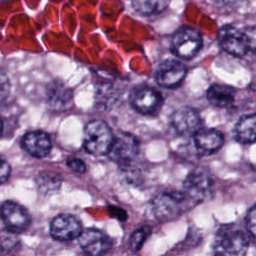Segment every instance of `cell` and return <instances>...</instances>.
Segmentation results:
<instances>
[{"label":"cell","mask_w":256,"mask_h":256,"mask_svg":"<svg viewBox=\"0 0 256 256\" xmlns=\"http://www.w3.org/2000/svg\"><path fill=\"white\" fill-rule=\"evenodd\" d=\"M67 166L71 170H73L74 172H77V173H84L86 171L85 163L79 158H75V157L69 158L67 160Z\"/></svg>","instance_id":"cell-24"},{"label":"cell","mask_w":256,"mask_h":256,"mask_svg":"<svg viewBox=\"0 0 256 256\" xmlns=\"http://www.w3.org/2000/svg\"><path fill=\"white\" fill-rule=\"evenodd\" d=\"M236 91L233 87L224 84H213L207 90L208 101L219 108L230 106L235 99Z\"/></svg>","instance_id":"cell-16"},{"label":"cell","mask_w":256,"mask_h":256,"mask_svg":"<svg viewBox=\"0 0 256 256\" xmlns=\"http://www.w3.org/2000/svg\"><path fill=\"white\" fill-rule=\"evenodd\" d=\"M22 146L31 156L42 158L47 156L52 148L49 136L42 131H31L24 135Z\"/></svg>","instance_id":"cell-14"},{"label":"cell","mask_w":256,"mask_h":256,"mask_svg":"<svg viewBox=\"0 0 256 256\" xmlns=\"http://www.w3.org/2000/svg\"><path fill=\"white\" fill-rule=\"evenodd\" d=\"M11 89L10 80L6 72L0 69V102H3L9 95Z\"/></svg>","instance_id":"cell-22"},{"label":"cell","mask_w":256,"mask_h":256,"mask_svg":"<svg viewBox=\"0 0 256 256\" xmlns=\"http://www.w3.org/2000/svg\"><path fill=\"white\" fill-rule=\"evenodd\" d=\"M11 172V168L9 163L0 155V184L4 183Z\"/></svg>","instance_id":"cell-25"},{"label":"cell","mask_w":256,"mask_h":256,"mask_svg":"<svg viewBox=\"0 0 256 256\" xmlns=\"http://www.w3.org/2000/svg\"><path fill=\"white\" fill-rule=\"evenodd\" d=\"M50 232L56 240L69 241L80 236L82 226L80 221L73 215L60 214L51 221Z\"/></svg>","instance_id":"cell-10"},{"label":"cell","mask_w":256,"mask_h":256,"mask_svg":"<svg viewBox=\"0 0 256 256\" xmlns=\"http://www.w3.org/2000/svg\"><path fill=\"white\" fill-rule=\"evenodd\" d=\"M235 136L241 143L256 142V114L246 115L238 121Z\"/></svg>","instance_id":"cell-18"},{"label":"cell","mask_w":256,"mask_h":256,"mask_svg":"<svg viewBox=\"0 0 256 256\" xmlns=\"http://www.w3.org/2000/svg\"><path fill=\"white\" fill-rule=\"evenodd\" d=\"M201 123L198 112L193 108H180L172 115V124L182 135H195L201 129Z\"/></svg>","instance_id":"cell-13"},{"label":"cell","mask_w":256,"mask_h":256,"mask_svg":"<svg viewBox=\"0 0 256 256\" xmlns=\"http://www.w3.org/2000/svg\"><path fill=\"white\" fill-rule=\"evenodd\" d=\"M113 139L112 131L104 121L92 120L86 124L83 146L87 152L93 155L108 154Z\"/></svg>","instance_id":"cell-4"},{"label":"cell","mask_w":256,"mask_h":256,"mask_svg":"<svg viewBox=\"0 0 256 256\" xmlns=\"http://www.w3.org/2000/svg\"><path fill=\"white\" fill-rule=\"evenodd\" d=\"M150 233H151V228L149 226H143L135 230L131 235L130 241H129L131 250L138 251L142 247L146 239L149 237Z\"/></svg>","instance_id":"cell-21"},{"label":"cell","mask_w":256,"mask_h":256,"mask_svg":"<svg viewBox=\"0 0 256 256\" xmlns=\"http://www.w3.org/2000/svg\"><path fill=\"white\" fill-rule=\"evenodd\" d=\"M139 152L138 139L127 132L119 133L114 137L110 150L108 152L109 158L121 165L130 163L135 159Z\"/></svg>","instance_id":"cell-7"},{"label":"cell","mask_w":256,"mask_h":256,"mask_svg":"<svg viewBox=\"0 0 256 256\" xmlns=\"http://www.w3.org/2000/svg\"><path fill=\"white\" fill-rule=\"evenodd\" d=\"M194 143L198 150L204 153H213L219 150L223 143V135L215 129H200L194 135Z\"/></svg>","instance_id":"cell-15"},{"label":"cell","mask_w":256,"mask_h":256,"mask_svg":"<svg viewBox=\"0 0 256 256\" xmlns=\"http://www.w3.org/2000/svg\"><path fill=\"white\" fill-rule=\"evenodd\" d=\"M248 246L245 233L232 227H223L215 237L213 253L215 256H246Z\"/></svg>","instance_id":"cell-3"},{"label":"cell","mask_w":256,"mask_h":256,"mask_svg":"<svg viewBox=\"0 0 256 256\" xmlns=\"http://www.w3.org/2000/svg\"><path fill=\"white\" fill-rule=\"evenodd\" d=\"M185 75L186 68L181 62L177 60H165L158 66L155 78L160 86L173 88L183 81Z\"/></svg>","instance_id":"cell-12"},{"label":"cell","mask_w":256,"mask_h":256,"mask_svg":"<svg viewBox=\"0 0 256 256\" xmlns=\"http://www.w3.org/2000/svg\"><path fill=\"white\" fill-rule=\"evenodd\" d=\"M79 245L89 256H100L106 253L112 246L110 237L103 231L95 228H88L80 234Z\"/></svg>","instance_id":"cell-9"},{"label":"cell","mask_w":256,"mask_h":256,"mask_svg":"<svg viewBox=\"0 0 256 256\" xmlns=\"http://www.w3.org/2000/svg\"><path fill=\"white\" fill-rule=\"evenodd\" d=\"M19 237L16 232L9 229L0 231V252L8 253L11 252L19 245Z\"/></svg>","instance_id":"cell-20"},{"label":"cell","mask_w":256,"mask_h":256,"mask_svg":"<svg viewBox=\"0 0 256 256\" xmlns=\"http://www.w3.org/2000/svg\"><path fill=\"white\" fill-rule=\"evenodd\" d=\"M195 205L183 192H163L152 201V210L160 221H170L179 217Z\"/></svg>","instance_id":"cell-2"},{"label":"cell","mask_w":256,"mask_h":256,"mask_svg":"<svg viewBox=\"0 0 256 256\" xmlns=\"http://www.w3.org/2000/svg\"><path fill=\"white\" fill-rule=\"evenodd\" d=\"M171 0H131L133 9L142 15H155L164 11Z\"/></svg>","instance_id":"cell-19"},{"label":"cell","mask_w":256,"mask_h":256,"mask_svg":"<svg viewBox=\"0 0 256 256\" xmlns=\"http://www.w3.org/2000/svg\"><path fill=\"white\" fill-rule=\"evenodd\" d=\"M184 193L194 203H200L212 198L214 185L211 177L200 170H196L187 175L183 182Z\"/></svg>","instance_id":"cell-5"},{"label":"cell","mask_w":256,"mask_h":256,"mask_svg":"<svg viewBox=\"0 0 256 256\" xmlns=\"http://www.w3.org/2000/svg\"><path fill=\"white\" fill-rule=\"evenodd\" d=\"M72 99L71 90L61 82H53L47 88V101L54 109H63L69 106Z\"/></svg>","instance_id":"cell-17"},{"label":"cell","mask_w":256,"mask_h":256,"mask_svg":"<svg viewBox=\"0 0 256 256\" xmlns=\"http://www.w3.org/2000/svg\"><path fill=\"white\" fill-rule=\"evenodd\" d=\"M246 228L248 232L256 238V205L253 206L247 213Z\"/></svg>","instance_id":"cell-23"},{"label":"cell","mask_w":256,"mask_h":256,"mask_svg":"<svg viewBox=\"0 0 256 256\" xmlns=\"http://www.w3.org/2000/svg\"><path fill=\"white\" fill-rule=\"evenodd\" d=\"M218 39L222 49L236 57H243L250 51H256L255 27L241 30L232 25H225L219 31Z\"/></svg>","instance_id":"cell-1"},{"label":"cell","mask_w":256,"mask_h":256,"mask_svg":"<svg viewBox=\"0 0 256 256\" xmlns=\"http://www.w3.org/2000/svg\"><path fill=\"white\" fill-rule=\"evenodd\" d=\"M201 44L202 38L200 33L194 28L184 27L174 34L171 48L177 57L188 60L198 53Z\"/></svg>","instance_id":"cell-6"},{"label":"cell","mask_w":256,"mask_h":256,"mask_svg":"<svg viewBox=\"0 0 256 256\" xmlns=\"http://www.w3.org/2000/svg\"><path fill=\"white\" fill-rule=\"evenodd\" d=\"M132 107L139 113L152 115L159 111L162 105V96L154 88L139 86L134 88L129 97Z\"/></svg>","instance_id":"cell-8"},{"label":"cell","mask_w":256,"mask_h":256,"mask_svg":"<svg viewBox=\"0 0 256 256\" xmlns=\"http://www.w3.org/2000/svg\"><path fill=\"white\" fill-rule=\"evenodd\" d=\"M2 128H3V124H2V120H1V118H0V135H1V133H2Z\"/></svg>","instance_id":"cell-26"},{"label":"cell","mask_w":256,"mask_h":256,"mask_svg":"<svg viewBox=\"0 0 256 256\" xmlns=\"http://www.w3.org/2000/svg\"><path fill=\"white\" fill-rule=\"evenodd\" d=\"M0 214L7 229L14 232L24 231L30 223L26 209L13 201H5L1 205Z\"/></svg>","instance_id":"cell-11"}]
</instances>
